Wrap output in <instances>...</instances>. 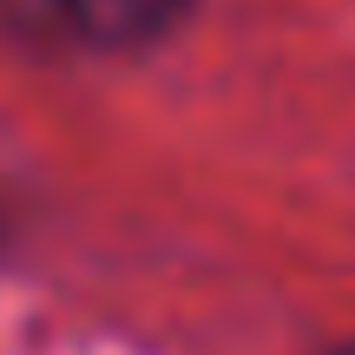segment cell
<instances>
[{
	"mask_svg": "<svg viewBox=\"0 0 355 355\" xmlns=\"http://www.w3.org/2000/svg\"><path fill=\"white\" fill-rule=\"evenodd\" d=\"M184 13L191 0H0V20L46 53H139Z\"/></svg>",
	"mask_w": 355,
	"mask_h": 355,
	"instance_id": "6da1fadb",
	"label": "cell"
}]
</instances>
